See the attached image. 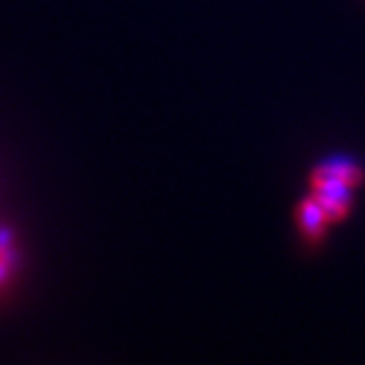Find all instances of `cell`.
I'll use <instances>...</instances> for the list:
<instances>
[{
	"label": "cell",
	"instance_id": "6da1fadb",
	"mask_svg": "<svg viewBox=\"0 0 365 365\" xmlns=\"http://www.w3.org/2000/svg\"><path fill=\"white\" fill-rule=\"evenodd\" d=\"M353 189L355 187H351L349 182L341 181V179H325L319 185H314L313 195L321 203V207L325 209L329 222H339L349 213Z\"/></svg>",
	"mask_w": 365,
	"mask_h": 365
},
{
	"label": "cell",
	"instance_id": "7a4b0ae2",
	"mask_svg": "<svg viewBox=\"0 0 365 365\" xmlns=\"http://www.w3.org/2000/svg\"><path fill=\"white\" fill-rule=\"evenodd\" d=\"M297 222H299V227L302 235H304V240L309 244H319L327 232L329 217H327L325 209L321 207V203L317 201V197L311 195L299 203Z\"/></svg>",
	"mask_w": 365,
	"mask_h": 365
},
{
	"label": "cell",
	"instance_id": "3957f363",
	"mask_svg": "<svg viewBox=\"0 0 365 365\" xmlns=\"http://www.w3.org/2000/svg\"><path fill=\"white\" fill-rule=\"evenodd\" d=\"M364 169L353 163L351 158L345 157H335L325 160L323 165H319L311 175V185H319L325 179H341V181L349 182L351 187H359L364 181Z\"/></svg>",
	"mask_w": 365,
	"mask_h": 365
},
{
	"label": "cell",
	"instance_id": "277c9868",
	"mask_svg": "<svg viewBox=\"0 0 365 365\" xmlns=\"http://www.w3.org/2000/svg\"><path fill=\"white\" fill-rule=\"evenodd\" d=\"M14 256L13 252H11V248H9V244H6V240L0 237V284L6 282V278H9V274H11Z\"/></svg>",
	"mask_w": 365,
	"mask_h": 365
}]
</instances>
